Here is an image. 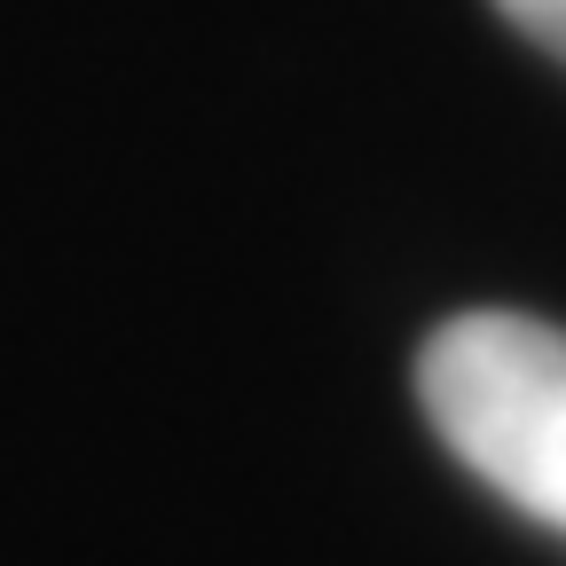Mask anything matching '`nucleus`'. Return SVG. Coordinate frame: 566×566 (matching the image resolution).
I'll list each match as a JSON object with an SVG mask.
<instances>
[{
    "label": "nucleus",
    "mask_w": 566,
    "mask_h": 566,
    "mask_svg": "<svg viewBox=\"0 0 566 566\" xmlns=\"http://www.w3.org/2000/svg\"><path fill=\"white\" fill-rule=\"evenodd\" d=\"M495 9H504L535 48H551V55L566 63V0H495Z\"/></svg>",
    "instance_id": "f03ea898"
},
{
    "label": "nucleus",
    "mask_w": 566,
    "mask_h": 566,
    "mask_svg": "<svg viewBox=\"0 0 566 566\" xmlns=\"http://www.w3.org/2000/svg\"><path fill=\"white\" fill-rule=\"evenodd\" d=\"M417 401L441 449L512 512L566 535V331L480 307L424 338Z\"/></svg>",
    "instance_id": "f257e3e1"
}]
</instances>
